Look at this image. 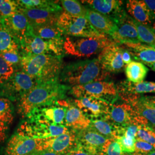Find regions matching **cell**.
Instances as JSON below:
<instances>
[{
    "mask_svg": "<svg viewBox=\"0 0 155 155\" xmlns=\"http://www.w3.org/2000/svg\"><path fill=\"white\" fill-rule=\"evenodd\" d=\"M33 155H62L57 153L51 151L49 150H43L41 151H39Z\"/></svg>",
    "mask_w": 155,
    "mask_h": 155,
    "instance_id": "f6af8a7d",
    "label": "cell"
},
{
    "mask_svg": "<svg viewBox=\"0 0 155 155\" xmlns=\"http://www.w3.org/2000/svg\"><path fill=\"white\" fill-rule=\"evenodd\" d=\"M38 83L22 69L15 70L11 78L0 85V95L11 101H18Z\"/></svg>",
    "mask_w": 155,
    "mask_h": 155,
    "instance_id": "52a82bcc",
    "label": "cell"
},
{
    "mask_svg": "<svg viewBox=\"0 0 155 155\" xmlns=\"http://www.w3.org/2000/svg\"><path fill=\"white\" fill-rule=\"evenodd\" d=\"M152 29L153 30V31L155 32V22L153 24V26H152Z\"/></svg>",
    "mask_w": 155,
    "mask_h": 155,
    "instance_id": "7dc6e473",
    "label": "cell"
},
{
    "mask_svg": "<svg viewBox=\"0 0 155 155\" xmlns=\"http://www.w3.org/2000/svg\"><path fill=\"white\" fill-rule=\"evenodd\" d=\"M104 120L121 127L145 125L133 107L126 102L111 104L108 114Z\"/></svg>",
    "mask_w": 155,
    "mask_h": 155,
    "instance_id": "8fae6325",
    "label": "cell"
},
{
    "mask_svg": "<svg viewBox=\"0 0 155 155\" xmlns=\"http://www.w3.org/2000/svg\"><path fill=\"white\" fill-rule=\"evenodd\" d=\"M62 9L67 14L74 17H86L87 7L75 0H63L60 1Z\"/></svg>",
    "mask_w": 155,
    "mask_h": 155,
    "instance_id": "1f68e13d",
    "label": "cell"
},
{
    "mask_svg": "<svg viewBox=\"0 0 155 155\" xmlns=\"http://www.w3.org/2000/svg\"><path fill=\"white\" fill-rule=\"evenodd\" d=\"M116 140L120 144L123 152L127 154L134 152L136 138L123 133L122 136L117 138Z\"/></svg>",
    "mask_w": 155,
    "mask_h": 155,
    "instance_id": "74e56055",
    "label": "cell"
},
{
    "mask_svg": "<svg viewBox=\"0 0 155 155\" xmlns=\"http://www.w3.org/2000/svg\"><path fill=\"white\" fill-rule=\"evenodd\" d=\"M71 87L54 80L39 83L17 101V111L22 117L28 116L34 109L66 98Z\"/></svg>",
    "mask_w": 155,
    "mask_h": 155,
    "instance_id": "6da1fadb",
    "label": "cell"
},
{
    "mask_svg": "<svg viewBox=\"0 0 155 155\" xmlns=\"http://www.w3.org/2000/svg\"><path fill=\"white\" fill-rule=\"evenodd\" d=\"M108 139L97 133L91 127L77 131V147L93 155H98Z\"/></svg>",
    "mask_w": 155,
    "mask_h": 155,
    "instance_id": "ac0fdd59",
    "label": "cell"
},
{
    "mask_svg": "<svg viewBox=\"0 0 155 155\" xmlns=\"http://www.w3.org/2000/svg\"><path fill=\"white\" fill-rule=\"evenodd\" d=\"M15 71L13 67L0 54V85L8 80Z\"/></svg>",
    "mask_w": 155,
    "mask_h": 155,
    "instance_id": "ab89813d",
    "label": "cell"
},
{
    "mask_svg": "<svg viewBox=\"0 0 155 155\" xmlns=\"http://www.w3.org/2000/svg\"><path fill=\"white\" fill-rule=\"evenodd\" d=\"M69 94L77 99L85 97H93L105 100L110 104L115 101L118 95L115 84L105 81L74 86L70 90Z\"/></svg>",
    "mask_w": 155,
    "mask_h": 155,
    "instance_id": "30bf717a",
    "label": "cell"
},
{
    "mask_svg": "<svg viewBox=\"0 0 155 155\" xmlns=\"http://www.w3.org/2000/svg\"><path fill=\"white\" fill-rule=\"evenodd\" d=\"M90 122L91 121L83 114L74 102L70 101L65 116L66 127L78 131L89 127Z\"/></svg>",
    "mask_w": 155,
    "mask_h": 155,
    "instance_id": "cb8c5ba5",
    "label": "cell"
},
{
    "mask_svg": "<svg viewBox=\"0 0 155 155\" xmlns=\"http://www.w3.org/2000/svg\"><path fill=\"white\" fill-rule=\"evenodd\" d=\"M134 146V152L141 155H147L155 150V148L152 145L137 139H136Z\"/></svg>",
    "mask_w": 155,
    "mask_h": 155,
    "instance_id": "60d3db41",
    "label": "cell"
},
{
    "mask_svg": "<svg viewBox=\"0 0 155 155\" xmlns=\"http://www.w3.org/2000/svg\"><path fill=\"white\" fill-rule=\"evenodd\" d=\"M74 103L90 121L104 120L108 114L110 103L93 97H85L74 100Z\"/></svg>",
    "mask_w": 155,
    "mask_h": 155,
    "instance_id": "9a60e30c",
    "label": "cell"
},
{
    "mask_svg": "<svg viewBox=\"0 0 155 155\" xmlns=\"http://www.w3.org/2000/svg\"><path fill=\"white\" fill-rule=\"evenodd\" d=\"M17 2L20 8L45 9L62 12V8L57 1L48 0H19Z\"/></svg>",
    "mask_w": 155,
    "mask_h": 155,
    "instance_id": "f546056e",
    "label": "cell"
},
{
    "mask_svg": "<svg viewBox=\"0 0 155 155\" xmlns=\"http://www.w3.org/2000/svg\"><path fill=\"white\" fill-rule=\"evenodd\" d=\"M56 25L67 36L92 38L105 36L95 30L86 17L72 16L64 12H61Z\"/></svg>",
    "mask_w": 155,
    "mask_h": 155,
    "instance_id": "8992f818",
    "label": "cell"
},
{
    "mask_svg": "<svg viewBox=\"0 0 155 155\" xmlns=\"http://www.w3.org/2000/svg\"><path fill=\"white\" fill-rule=\"evenodd\" d=\"M109 75L98 59H93L67 64L61 70L59 79L61 82L72 87L104 81Z\"/></svg>",
    "mask_w": 155,
    "mask_h": 155,
    "instance_id": "7a4b0ae2",
    "label": "cell"
},
{
    "mask_svg": "<svg viewBox=\"0 0 155 155\" xmlns=\"http://www.w3.org/2000/svg\"><path fill=\"white\" fill-rule=\"evenodd\" d=\"M122 152L116 139H108L102 146L98 155H128Z\"/></svg>",
    "mask_w": 155,
    "mask_h": 155,
    "instance_id": "8d00e7d4",
    "label": "cell"
},
{
    "mask_svg": "<svg viewBox=\"0 0 155 155\" xmlns=\"http://www.w3.org/2000/svg\"><path fill=\"white\" fill-rule=\"evenodd\" d=\"M86 18L94 29L102 35L111 36L116 29V22L112 18L87 7Z\"/></svg>",
    "mask_w": 155,
    "mask_h": 155,
    "instance_id": "44dd1931",
    "label": "cell"
},
{
    "mask_svg": "<svg viewBox=\"0 0 155 155\" xmlns=\"http://www.w3.org/2000/svg\"><path fill=\"white\" fill-rule=\"evenodd\" d=\"M118 94L120 97L126 95H137L147 93H155V82H142L133 83L127 81L121 82L117 87Z\"/></svg>",
    "mask_w": 155,
    "mask_h": 155,
    "instance_id": "d4e9b609",
    "label": "cell"
},
{
    "mask_svg": "<svg viewBox=\"0 0 155 155\" xmlns=\"http://www.w3.org/2000/svg\"><path fill=\"white\" fill-rule=\"evenodd\" d=\"M143 1L150 14L154 18L155 16V0H144Z\"/></svg>",
    "mask_w": 155,
    "mask_h": 155,
    "instance_id": "7bdbcfd3",
    "label": "cell"
},
{
    "mask_svg": "<svg viewBox=\"0 0 155 155\" xmlns=\"http://www.w3.org/2000/svg\"><path fill=\"white\" fill-rule=\"evenodd\" d=\"M12 50L20 51V43L8 32L0 21V54Z\"/></svg>",
    "mask_w": 155,
    "mask_h": 155,
    "instance_id": "4dcf8cb0",
    "label": "cell"
},
{
    "mask_svg": "<svg viewBox=\"0 0 155 155\" xmlns=\"http://www.w3.org/2000/svg\"><path fill=\"white\" fill-rule=\"evenodd\" d=\"M21 12L28 19L31 26L41 25H56L61 12L38 9H22Z\"/></svg>",
    "mask_w": 155,
    "mask_h": 155,
    "instance_id": "7402d4cb",
    "label": "cell"
},
{
    "mask_svg": "<svg viewBox=\"0 0 155 155\" xmlns=\"http://www.w3.org/2000/svg\"><path fill=\"white\" fill-rule=\"evenodd\" d=\"M128 155H141V154H139V153H135V152H134L133 153H130V154H129Z\"/></svg>",
    "mask_w": 155,
    "mask_h": 155,
    "instance_id": "c3c4849f",
    "label": "cell"
},
{
    "mask_svg": "<svg viewBox=\"0 0 155 155\" xmlns=\"http://www.w3.org/2000/svg\"><path fill=\"white\" fill-rule=\"evenodd\" d=\"M137 29L139 39L141 43L155 47V33L149 26L140 24L134 20Z\"/></svg>",
    "mask_w": 155,
    "mask_h": 155,
    "instance_id": "836d02e7",
    "label": "cell"
},
{
    "mask_svg": "<svg viewBox=\"0 0 155 155\" xmlns=\"http://www.w3.org/2000/svg\"><path fill=\"white\" fill-rule=\"evenodd\" d=\"M149 71L145 65L141 62L132 61L125 67V72L127 81L133 83L142 82Z\"/></svg>",
    "mask_w": 155,
    "mask_h": 155,
    "instance_id": "f1b7e54d",
    "label": "cell"
},
{
    "mask_svg": "<svg viewBox=\"0 0 155 155\" xmlns=\"http://www.w3.org/2000/svg\"><path fill=\"white\" fill-rule=\"evenodd\" d=\"M137 60L155 71V47L143 43H127L121 45Z\"/></svg>",
    "mask_w": 155,
    "mask_h": 155,
    "instance_id": "ffe728a7",
    "label": "cell"
},
{
    "mask_svg": "<svg viewBox=\"0 0 155 155\" xmlns=\"http://www.w3.org/2000/svg\"><path fill=\"white\" fill-rule=\"evenodd\" d=\"M97 59L104 68L109 73L122 71L126 65L133 60L127 50L114 42L105 47Z\"/></svg>",
    "mask_w": 155,
    "mask_h": 155,
    "instance_id": "ba28073f",
    "label": "cell"
},
{
    "mask_svg": "<svg viewBox=\"0 0 155 155\" xmlns=\"http://www.w3.org/2000/svg\"><path fill=\"white\" fill-rule=\"evenodd\" d=\"M41 139H31L16 132L9 140L6 155H33L40 151Z\"/></svg>",
    "mask_w": 155,
    "mask_h": 155,
    "instance_id": "e0dca14e",
    "label": "cell"
},
{
    "mask_svg": "<svg viewBox=\"0 0 155 155\" xmlns=\"http://www.w3.org/2000/svg\"><path fill=\"white\" fill-rule=\"evenodd\" d=\"M87 7L98 12L113 20L124 9L122 8L123 1L117 0H87L81 1Z\"/></svg>",
    "mask_w": 155,
    "mask_h": 155,
    "instance_id": "603a6c76",
    "label": "cell"
},
{
    "mask_svg": "<svg viewBox=\"0 0 155 155\" xmlns=\"http://www.w3.org/2000/svg\"><path fill=\"white\" fill-rule=\"evenodd\" d=\"M21 68L38 84L59 80L62 58L50 54L21 55Z\"/></svg>",
    "mask_w": 155,
    "mask_h": 155,
    "instance_id": "3957f363",
    "label": "cell"
},
{
    "mask_svg": "<svg viewBox=\"0 0 155 155\" xmlns=\"http://www.w3.org/2000/svg\"><path fill=\"white\" fill-rule=\"evenodd\" d=\"M77 147V131L69 129L59 136L41 139L40 151L49 150L61 155H67Z\"/></svg>",
    "mask_w": 155,
    "mask_h": 155,
    "instance_id": "2e32d148",
    "label": "cell"
},
{
    "mask_svg": "<svg viewBox=\"0 0 155 155\" xmlns=\"http://www.w3.org/2000/svg\"><path fill=\"white\" fill-rule=\"evenodd\" d=\"M69 103L70 100L63 99L38 107L30 112L27 120L48 125L65 126V116Z\"/></svg>",
    "mask_w": 155,
    "mask_h": 155,
    "instance_id": "5b68a950",
    "label": "cell"
},
{
    "mask_svg": "<svg viewBox=\"0 0 155 155\" xmlns=\"http://www.w3.org/2000/svg\"><path fill=\"white\" fill-rule=\"evenodd\" d=\"M67 155H93L88 153L87 152L77 147L75 149L72 150Z\"/></svg>",
    "mask_w": 155,
    "mask_h": 155,
    "instance_id": "ee69618b",
    "label": "cell"
},
{
    "mask_svg": "<svg viewBox=\"0 0 155 155\" xmlns=\"http://www.w3.org/2000/svg\"><path fill=\"white\" fill-rule=\"evenodd\" d=\"M9 127L0 123V144L4 143L7 138Z\"/></svg>",
    "mask_w": 155,
    "mask_h": 155,
    "instance_id": "b9f144b4",
    "label": "cell"
},
{
    "mask_svg": "<svg viewBox=\"0 0 155 155\" xmlns=\"http://www.w3.org/2000/svg\"><path fill=\"white\" fill-rule=\"evenodd\" d=\"M17 1L0 0V21L19 12Z\"/></svg>",
    "mask_w": 155,
    "mask_h": 155,
    "instance_id": "d590c367",
    "label": "cell"
},
{
    "mask_svg": "<svg viewBox=\"0 0 155 155\" xmlns=\"http://www.w3.org/2000/svg\"><path fill=\"white\" fill-rule=\"evenodd\" d=\"M127 12L135 21L149 26L154 18L143 1L129 0L126 4Z\"/></svg>",
    "mask_w": 155,
    "mask_h": 155,
    "instance_id": "484cf974",
    "label": "cell"
},
{
    "mask_svg": "<svg viewBox=\"0 0 155 155\" xmlns=\"http://www.w3.org/2000/svg\"><path fill=\"white\" fill-rule=\"evenodd\" d=\"M107 36L92 38H77L65 36L64 53L78 58L90 57L100 53L106 46L113 43Z\"/></svg>",
    "mask_w": 155,
    "mask_h": 155,
    "instance_id": "277c9868",
    "label": "cell"
},
{
    "mask_svg": "<svg viewBox=\"0 0 155 155\" xmlns=\"http://www.w3.org/2000/svg\"><path fill=\"white\" fill-rule=\"evenodd\" d=\"M64 41H49L29 33L20 43L21 55L50 54L61 57L63 55Z\"/></svg>",
    "mask_w": 155,
    "mask_h": 155,
    "instance_id": "9c48e42d",
    "label": "cell"
},
{
    "mask_svg": "<svg viewBox=\"0 0 155 155\" xmlns=\"http://www.w3.org/2000/svg\"><path fill=\"white\" fill-rule=\"evenodd\" d=\"M8 32L16 39L20 45L30 33V25L27 17L18 12L0 21Z\"/></svg>",
    "mask_w": 155,
    "mask_h": 155,
    "instance_id": "d6986e66",
    "label": "cell"
},
{
    "mask_svg": "<svg viewBox=\"0 0 155 155\" xmlns=\"http://www.w3.org/2000/svg\"><path fill=\"white\" fill-rule=\"evenodd\" d=\"M14 119V108L11 100L0 97V123L9 127Z\"/></svg>",
    "mask_w": 155,
    "mask_h": 155,
    "instance_id": "d6a6232c",
    "label": "cell"
},
{
    "mask_svg": "<svg viewBox=\"0 0 155 155\" xmlns=\"http://www.w3.org/2000/svg\"><path fill=\"white\" fill-rule=\"evenodd\" d=\"M121 97L133 107L146 125L155 129V96L126 95Z\"/></svg>",
    "mask_w": 155,
    "mask_h": 155,
    "instance_id": "5bb4252c",
    "label": "cell"
},
{
    "mask_svg": "<svg viewBox=\"0 0 155 155\" xmlns=\"http://www.w3.org/2000/svg\"><path fill=\"white\" fill-rule=\"evenodd\" d=\"M147 155H155V150L153 151L150 152V153H148V154H147Z\"/></svg>",
    "mask_w": 155,
    "mask_h": 155,
    "instance_id": "bcb514c9",
    "label": "cell"
},
{
    "mask_svg": "<svg viewBox=\"0 0 155 155\" xmlns=\"http://www.w3.org/2000/svg\"><path fill=\"white\" fill-rule=\"evenodd\" d=\"M136 139L147 142L155 148V129L146 125H138Z\"/></svg>",
    "mask_w": 155,
    "mask_h": 155,
    "instance_id": "e575fe53",
    "label": "cell"
},
{
    "mask_svg": "<svg viewBox=\"0 0 155 155\" xmlns=\"http://www.w3.org/2000/svg\"><path fill=\"white\" fill-rule=\"evenodd\" d=\"M30 33L41 39L49 41H64L65 37L56 25L31 26Z\"/></svg>",
    "mask_w": 155,
    "mask_h": 155,
    "instance_id": "83f0119b",
    "label": "cell"
},
{
    "mask_svg": "<svg viewBox=\"0 0 155 155\" xmlns=\"http://www.w3.org/2000/svg\"><path fill=\"white\" fill-rule=\"evenodd\" d=\"M90 127L106 139L116 140L122 136L125 129V127L117 125L105 120H92Z\"/></svg>",
    "mask_w": 155,
    "mask_h": 155,
    "instance_id": "4316f807",
    "label": "cell"
},
{
    "mask_svg": "<svg viewBox=\"0 0 155 155\" xmlns=\"http://www.w3.org/2000/svg\"><path fill=\"white\" fill-rule=\"evenodd\" d=\"M68 130L65 126L48 125L26 120L20 124L16 132L31 139H45L59 136Z\"/></svg>",
    "mask_w": 155,
    "mask_h": 155,
    "instance_id": "4fadbf2b",
    "label": "cell"
},
{
    "mask_svg": "<svg viewBox=\"0 0 155 155\" xmlns=\"http://www.w3.org/2000/svg\"><path fill=\"white\" fill-rule=\"evenodd\" d=\"M0 54H1V55L2 56L6 61L13 67L15 70L21 69V54L20 51L12 50L3 52Z\"/></svg>",
    "mask_w": 155,
    "mask_h": 155,
    "instance_id": "f35d334b",
    "label": "cell"
},
{
    "mask_svg": "<svg viewBox=\"0 0 155 155\" xmlns=\"http://www.w3.org/2000/svg\"><path fill=\"white\" fill-rule=\"evenodd\" d=\"M114 20L116 29L110 38L115 43L121 45L127 43H141L134 20L124 10Z\"/></svg>",
    "mask_w": 155,
    "mask_h": 155,
    "instance_id": "7c38bea8",
    "label": "cell"
}]
</instances>
